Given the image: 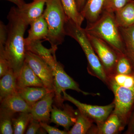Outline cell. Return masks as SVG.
Masks as SVG:
<instances>
[{"instance_id":"6da1fadb","label":"cell","mask_w":134,"mask_h":134,"mask_svg":"<svg viewBox=\"0 0 134 134\" xmlns=\"http://www.w3.org/2000/svg\"><path fill=\"white\" fill-rule=\"evenodd\" d=\"M7 19V38L4 47H0V50L4 53L17 77L25 62L24 34L29 25L22 17L18 7L11 8Z\"/></svg>"},{"instance_id":"7a4b0ae2","label":"cell","mask_w":134,"mask_h":134,"mask_svg":"<svg viewBox=\"0 0 134 134\" xmlns=\"http://www.w3.org/2000/svg\"><path fill=\"white\" fill-rule=\"evenodd\" d=\"M85 30L87 34L104 41L117 52L125 54V45L114 13L103 11L96 21L87 23Z\"/></svg>"},{"instance_id":"3957f363","label":"cell","mask_w":134,"mask_h":134,"mask_svg":"<svg viewBox=\"0 0 134 134\" xmlns=\"http://www.w3.org/2000/svg\"><path fill=\"white\" fill-rule=\"evenodd\" d=\"M66 36H69L77 41L83 50L88 61V72L96 76L107 85L108 78L104 69L91 43L85 29L77 25L72 20L67 18L65 25Z\"/></svg>"},{"instance_id":"277c9868","label":"cell","mask_w":134,"mask_h":134,"mask_svg":"<svg viewBox=\"0 0 134 134\" xmlns=\"http://www.w3.org/2000/svg\"><path fill=\"white\" fill-rule=\"evenodd\" d=\"M46 7L43 16L47 23L48 35L47 38L51 47L58 49L66 36L65 30L67 17L60 0H46Z\"/></svg>"},{"instance_id":"5b68a950","label":"cell","mask_w":134,"mask_h":134,"mask_svg":"<svg viewBox=\"0 0 134 134\" xmlns=\"http://www.w3.org/2000/svg\"><path fill=\"white\" fill-rule=\"evenodd\" d=\"M46 62L52 70L55 93L54 100L58 107H62L63 105L65 100L62 93L66 90H73L86 96L92 95L91 93L83 91L80 88L79 85L65 72L64 67L57 60L55 55Z\"/></svg>"},{"instance_id":"8992f818","label":"cell","mask_w":134,"mask_h":134,"mask_svg":"<svg viewBox=\"0 0 134 134\" xmlns=\"http://www.w3.org/2000/svg\"><path fill=\"white\" fill-rule=\"evenodd\" d=\"M108 87L114 96L112 113L118 115L126 127L134 110V90L109 83Z\"/></svg>"},{"instance_id":"52a82bcc","label":"cell","mask_w":134,"mask_h":134,"mask_svg":"<svg viewBox=\"0 0 134 134\" xmlns=\"http://www.w3.org/2000/svg\"><path fill=\"white\" fill-rule=\"evenodd\" d=\"M87 35L107 76L115 74L119 53L100 39Z\"/></svg>"},{"instance_id":"ba28073f","label":"cell","mask_w":134,"mask_h":134,"mask_svg":"<svg viewBox=\"0 0 134 134\" xmlns=\"http://www.w3.org/2000/svg\"><path fill=\"white\" fill-rule=\"evenodd\" d=\"M64 100H68L77 107L79 111L91 119L97 124L101 125L104 122L114 109V102L105 106L93 105L82 103L68 94L65 91L63 92Z\"/></svg>"},{"instance_id":"9c48e42d","label":"cell","mask_w":134,"mask_h":134,"mask_svg":"<svg viewBox=\"0 0 134 134\" xmlns=\"http://www.w3.org/2000/svg\"><path fill=\"white\" fill-rule=\"evenodd\" d=\"M25 62L41 79L48 91H54V81L52 70L43 59L30 51H26Z\"/></svg>"},{"instance_id":"30bf717a","label":"cell","mask_w":134,"mask_h":134,"mask_svg":"<svg viewBox=\"0 0 134 134\" xmlns=\"http://www.w3.org/2000/svg\"><path fill=\"white\" fill-rule=\"evenodd\" d=\"M54 97V91L48 92L43 98L31 107L30 113L34 119L40 122L48 123L50 122Z\"/></svg>"},{"instance_id":"8fae6325","label":"cell","mask_w":134,"mask_h":134,"mask_svg":"<svg viewBox=\"0 0 134 134\" xmlns=\"http://www.w3.org/2000/svg\"><path fill=\"white\" fill-rule=\"evenodd\" d=\"M61 108H58L56 105H53L50 122L61 126L68 131L76 121L77 112L67 104H63Z\"/></svg>"},{"instance_id":"7c38bea8","label":"cell","mask_w":134,"mask_h":134,"mask_svg":"<svg viewBox=\"0 0 134 134\" xmlns=\"http://www.w3.org/2000/svg\"><path fill=\"white\" fill-rule=\"evenodd\" d=\"M125 127L118 115L112 112L104 122L91 129L88 133L117 134L123 130Z\"/></svg>"},{"instance_id":"4fadbf2b","label":"cell","mask_w":134,"mask_h":134,"mask_svg":"<svg viewBox=\"0 0 134 134\" xmlns=\"http://www.w3.org/2000/svg\"><path fill=\"white\" fill-rule=\"evenodd\" d=\"M1 108L15 114L30 113L31 107L25 102L18 92L12 93L1 100Z\"/></svg>"},{"instance_id":"5bb4252c","label":"cell","mask_w":134,"mask_h":134,"mask_svg":"<svg viewBox=\"0 0 134 134\" xmlns=\"http://www.w3.org/2000/svg\"><path fill=\"white\" fill-rule=\"evenodd\" d=\"M30 25V28L28 32V36L25 38V46L33 41L41 40H46L48 35V27L43 14L32 21Z\"/></svg>"},{"instance_id":"9a60e30c","label":"cell","mask_w":134,"mask_h":134,"mask_svg":"<svg viewBox=\"0 0 134 134\" xmlns=\"http://www.w3.org/2000/svg\"><path fill=\"white\" fill-rule=\"evenodd\" d=\"M16 84L18 90L27 87H44L41 79L25 62L17 77Z\"/></svg>"},{"instance_id":"2e32d148","label":"cell","mask_w":134,"mask_h":134,"mask_svg":"<svg viewBox=\"0 0 134 134\" xmlns=\"http://www.w3.org/2000/svg\"><path fill=\"white\" fill-rule=\"evenodd\" d=\"M46 0H36L32 2L25 3L21 8H18L22 17L27 24L41 16L44 12V8Z\"/></svg>"},{"instance_id":"e0dca14e","label":"cell","mask_w":134,"mask_h":134,"mask_svg":"<svg viewBox=\"0 0 134 134\" xmlns=\"http://www.w3.org/2000/svg\"><path fill=\"white\" fill-rule=\"evenodd\" d=\"M120 28H127L134 25V1L130 0L125 6L114 12Z\"/></svg>"},{"instance_id":"ac0fdd59","label":"cell","mask_w":134,"mask_h":134,"mask_svg":"<svg viewBox=\"0 0 134 134\" xmlns=\"http://www.w3.org/2000/svg\"><path fill=\"white\" fill-rule=\"evenodd\" d=\"M105 0H86L81 13L87 23L96 21L103 12Z\"/></svg>"},{"instance_id":"d6986e66","label":"cell","mask_w":134,"mask_h":134,"mask_svg":"<svg viewBox=\"0 0 134 134\" xmlns=\"http://www.w3.org/2000/svg\"><path fill=\"white\" fill-rule=\"evenodd\" d=\"M18 92L16 77L11 69L0 80V100Z\"/></svg>"},{"instance_id":"ffe728a7","label":"cell","mask_w":134,"mask_h":134,"mask_svg":"<svg viewBox=\"0 0 134 134\" xmlns=\"http://www.w3.org/2000/svg\"><path fill=\"white\" fill-rule=\"evenodd\" d=\"M48 92L44 87H27L18 90L19 95L31 107Z\"/></svg>"},{"instance_id":"44dd1931","label":"cell","mask_w":134,"mask_h":134,"mask_svg":"<svg viewBox=\"0 0 134 134\" xmlns=\"http://www.w3.org/2000/svg\"><path fill=\"white\" fill-rule=\"evenodd\" d=\"M60 1L67 18L77 25L81 26L85 18L77 9L75 0Z\"/></svg>"},{"instance_id":"7402d4cb","label":"cell","mask_w":134,"mask_h":134,"mask_svg":"<svg viewBox=\"0 0 134 134\" xmlns=\"http://www.w3.org/2000/svg\"><path fill=\"white\" fill-rule=\"evenodd\" d=\"M93 121L90 118L77 110L76 120L72 128L68 131V134L88 133L92 127Z\"/></svg>"},{"instance_id":"603a6c76","label":"cell","mask_w":134,"mask_h":134,"mask_svg":"<svg viewBox=\"0 0 134 134\" xmlns=\"http://www.w3.org/2000/svg\"><path fill=\"white\" fill-rule=\"evenodd\" d=\"M125 49V54L134 67V25L127 28H120Z\"/></svg>"},{"instance_id":"cb8c5ba5","label":"cell","mask_w":134,"mask_h":134,"mask_svg":"<svg viewBox=\"0 0 134 134\" xmlns=\"http://www.w3.org/2000/svg\"><path fill=\"white\" fill-rule=\"evenodd\" d=\"M42 42L41 40L33 41L26 45L25 48L26 51L31 52L46 61L55 54L57 49L52 47L50 49L46 48L42 44Z\"/></svg>"},{"instance_id":"d4e9b609","label":"cell","mask_w":134,"mask_h":134,"mask_svg":"<svg viewBox=\"0 0 134 134\" xmlns=\"http://www.w3.org/2000/svg\"><path fill=\"white\" fill-rule=\"evenodd\" d=\"M32 118L30 113H20L19 115L12 119L14 134L25 133L29 123Z\"/></svg>"},{"instance_id":"484cf974","label":"cell","mask_w":134,"mask_h":134,"mask_svg":"<svg viewBox=\"0 0 134 134\" xmlns=\"http://www.w3.org/2000/svg\"><path fill=\"white\" fill-rule=\"evenodd\" d=\"M115 74L134 75L133 65L126 54L119 53V57L115 67Z\"/></svg>"},{"instance_id":"4316f807","label":"cell","mask_w":134,"mask_h":134,"mask_svg":"<svg viewBox=\"0 0 134 134\" xmlns=\"http://www.w3.org/2000/svg\"><path fill=\"white\" fill-rule=\"evenodd\" d=\"M14 114L1 108L0 109V134H14L12 119Z\"/></svg>"},{"instance_id":"83f0119b","label":"cell","mask_w":134,"mask_h":134,"mask_svg":"<svg viewBox=\"0 0 134 134\" xmlns=\"http://www.w3.org/2000/svg\"><path fill=\"white\" fill-rule=\"evenodd\" d=\"M108 84L112 83L117 85L134 90V75H126L114 74L107 76Z\"/></svg>"},{"instance_id":"f1b7e54d","label":"cell","mask_w":134,"mask_h":134,"mask_svg":"<svg viewBox=\"0 0 134 134\" xmlns=\"http://www.w3.org/2000/svg\"><path fill=\"white\" fill-rule=\"evenodd\" d=\"M130 0H105L104 7L103 11L114 13L118 10L120 9Z\"/></svg>"},{"instance_id":"f546056e","label":"cell","mask_w":134,"mask_h":134,"mask_svg":"<svg viewBox=\"0 0 134 134\" xmlns=\"http://www.w3.org/2000/svg\"><path fill=\"white\" fill-rule=\"evenodd\" d=\"M9 63L4 53L0 50V77L1 78L11 69Z\"/></svg>"},{"instance_id":"4dcf8cb0","label":"cell","mask_w":134,"mask_h":134,"mask_svg":"<svg viewBox=\"0 0 134 134\" xmlns=\"http://www.w3.org/2000/svg\"><path fill=\"white\" fill-rule=\"evenodd\" d=\"M40 125L49 134H68L67 130H61L57 128L51 126L46 122H40Z\"/></svg>"},{"instance_id":"1f68e13d","label":"cell","mask_w":134,"mask_h":134,"mask_svg":"<svg viewBox=\"0 0 134 134\" xmlns=\"http://www.w3.org/2000/svg\"><path fill=\"white\" fill-rule=\"evenodd\" d=\"M41 127L40 122L32 119L29 123L25 133L26 134L38 133L39 130Z\"/></svg>"},{"instance_id":"d6a6232c","label":"cell","mask_w":134,"mask_h":134,"mask_svg":"<svg viewBox=\"0 0 134 134\" xmlns=\"http://www.w3.org/2000/svg\"><path fill=\"white\" fill-rule=\"evenodd\" d=\"M8 30L7 25H5L2 22L0 23V47H4L7 38Z\"/></svg>"},{"instance_id":"836d02e7","label":"cell","mask_w":134,"mask_h":134,"mask_svg":"<svg viewBox=\"0 0 134 134\" xmlns=\"http://www.w3.org/2000/svg\"><path fill=\"white\" fill-rule=\"evenodd\" d=\"M127 129L125 132L126 134H134V111L127 125Z\"/></svg>"},{"instance_id":"e575fe53","label":"cell","mask_w":134,"mask_h":134,"mask_svg":"<svg viewBox=\"0 0 134 134\" xmlns=\"http://www.w3.org/2000/svg\"><path fill=\"white\" fill-rule=\"evenodd\" d=\"M14 3L18 8H21L25 4L24 0H5Z\"/></svg>"},{"instance_id":"d590c367","label":"cell","mask_w":134,"mask_h":134,"mask_svg":"<svg viewBox=\"0 0 134 134\" xmlns=\"http://www.w3.org/2000/svg\"><path fill=\"white\" fill-rule=\"evenodd\" d=\"M86 0H75L78 10L81 12L83 8Z\"/></svg>"},{"instance_id":"8d00e7d4","label":"cell","mask_w":134,"mask_h":134,"mask_svg":"<svg viewBox=\"0 0 134 134\" xmlns=\"http://www.w3.org/2000/svg\"><path fill=\"white\" fill-rule=\"evenodd\" d=\"M33 1H36V0H33Z\"/></svg>"}]
</instances>
